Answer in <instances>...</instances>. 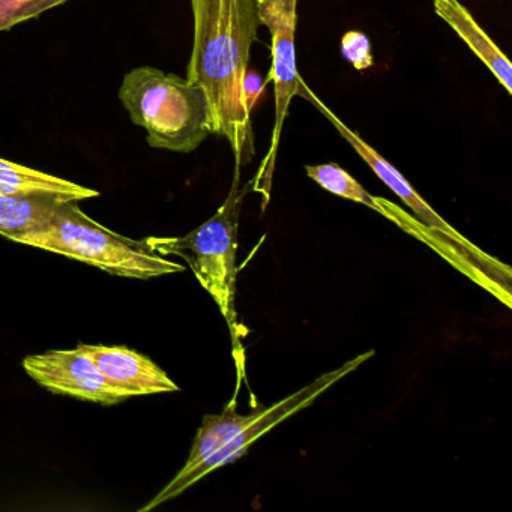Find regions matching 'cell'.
I'll return each mask as SVG.
<instances>
[{"label": "cell", "mask_w": 512, "mask_h": 512, "mask_svg": "<svg viewBox=\"0 0 512 512\" xmlns=\"http://www.w3.org/2000/svg\"><path fill=\"white\" fill-rule=\"evenodd\" d=\"M260 25L259 0H208L187 68V79L205 89L214 134L230 143L236 170L256 154L244 79Z\"/></svg>", "instance_id": "1"}, {"label": "cell", "mask_w": 512, "mask_h": 512, "mask_svg": "<svg viewBox=\"0 0 512 512\" xmlns=\"http://www.w3.org/2000/svg\"><path fill=\"white\" fill-rule=\"evenodd\" d=\"M119 100L131 121L146 131L151 148L190 154L214 134L205 89L187 77L134 68L122 80Z\"/></svg>", "instance_id": "2"}, {"label": "cell", "mask_w": 512, "mask_h": 512, "mask_svg": "<svg viewBox=\"0 0 512 512\" xmlns=\"http://www.w3.org/2000/svg\"><path fill=\"white\" fill-rule=\"evenodd\" d=\"M4 238L97 266L118 277L149 280L185 271L181 263L155 254L145 241L127 238L101 226L82 212L77 202H62L43 226L8 233Z\"/></svg>", "instance_id": "3"}, {"label": "cell", "mask_w": 512, "mask_h": 512, "mask_svg": "<svg viewBox=\"0 0 512 512\" xmlns=\"http://www.w3.org/2000/svg\"><path fill=\"white\" fill-rule=\"evenodd\" d=\"M245 190L239 187V170H235L232 190L217 214L202 226L182 238L145 239L148 247L158 256H176L184 259L196 275L203 289L217 302L221 314L226 317L232 332L235 355L242 356L238 337L236 296V251H238L239 214Z\"/></svg>", "instance_id": "4"}, {"label": "cell", "mask_w": 512, "mask_h": 512, "mask_svg": "<svg viewBox=\"0 0 512 512\" xmlns=\"http://www.w3.org/2000/svg\"><path fill=\"white\" fill-rule=\"evenodd\" d=\"M296 95L304 98L308 103L313 104L329 122L332 127L340 133V136L355 149L356 154L371 167L377 178L385 182L389 190L394 191L404 205L412 209L413 215L418 218L419 223L424 226L422 236H428L430 242L443 257L454 262L461 271L466 272L473 280L481 281L484 286L487 283L494 284V287L502 286V277H511L508 266L496 262L493 257L482 253L478 247L470 244L464 236H461L454 227L449 226L409 184L406 178L385 160L376 149L371 148L356 131L350 130L340 118L329 107L317 98V95L305 85L304 80L299 77Z\"/></svg>", "instance_id": "5"}, {"label": "cell", "mask_w": 512, "mask_h": 512, "mask_svg": "<svg viewBox=\"0 0 512 512\" xmlns=\"http://www.w3.org/2000/svg\"><path fill=\"white\" fill-rule=\"evenodd\" d=\"M374 350H368V352L361 353L356 358L350 359L346 364L341 367L335 368V370L329 371V373L322 374L317 377L314 382L310 385L304 386L299 389L295 394L289 395L284 400L278 401L272 407H268L253 424L248 425L242 433H239L235 439L230 440L227 445H224L220 451L215 452L211 457L206 458L203 463L199 466L194 467L190 472L184 473V475H176L154 499L149 500L145 506L139 509V512H149L157 506L163 505V503L169 502V500L175 499V497L181 496L184 491H187L191 485L199 482L200 479L208 476L209 473L214 472L218 467L226 466V464L232 463V461L241 458L245 452L248 451L251 445L256 442L260 437L265 436L271 428L277 427L281 422L286 421L290 416L295 413L301 412L305 407L311 406L317 397L328 391L332 385L338 382V380L344 379L349 376L350 373L361 367L364 362L368 359L373 358Z\"/></svg>", "instance_id": "6"}, {"label": "cell", "mask_w": 512, "mask_h": 512, "mask_svg": "<svg viewBox=\"0 0 512 512\" xmlns=\"http://www.w3.org/2000/svg\"><path fill=\"white\" fill-rule=\"evenodd\" d=\"M259 19L268 28L272 41V67L266 83L274 82L275 124L272 128L271 146L260 166L256 184H271L277 160L278 146L284 122L289 115L290 103L298 89V64H296V25H298V0H259Z\"/></svg>", "instance_id": "7"}, {"label": "cell", "mask_w": 512, "mask_h": 512, "mask_svg": "<svg viewBox=\"0 0 512 512\" xmlns=\"http://www.w3.org/2000/svg\"><path fill=\"white\" fill-rule=\"evenodd\" d=\"M23 368L38 385L53 394L70 395L103 406H113L128 398L121 389L107 382L91 356L80 346L74 350H49L28 356Z\"/></svg>", "instance_id": "8"}, {"label": "cell", "mask_w": 512, "mask_h": 512, "mask_svg": "<svg viewBox=\"0 0 512 512\" xmlns=\"http://www.w3.org/2000/svg\"><path fill=\"white\" fill-rule=\"evenodd\" d=\"M97 365L107 382L128 398L136 395L178 392L179 386L148 356L128 347L79 344Z\"/></svg>", "instance_id": "9"}, {"label": "cell", "mask_w": 512, "mask_h": 512, "mask_svg": "<svg viewBox=\"0 0 512 512\" xmlns=\"http://www.w3.org/2000/svg\"><path fill=\"white\" fill-rule=\"evenodd\" d=\"M437 16L467 44L473 55L491 71L497 82L512 95V65L505 53L488 37L460 0H433Z\"/></svg>", "instance_id": "10"}, {"label": "cell", "mask_w": 512, "mask_h": 512, "mask_svg": "<svg viewBox=\"0 0 512 512\" xmlns=\"http://www.w3.org/2000/svg\"><path fill=\"white\" fill-rule=\"evenodd\" d=\"M0 194L4 196H49L64 202H80L100 196L98 191L67 179L29 169L0 158Z\"/></svg>", "instance_id": "11"}, {"label": "cell", "mask_w": 512, "mask_h": 512, "mask_svg": "<svg viewBox=\"0 0 512 512\" xmlns=\"http://www.w3.org/2000/svg\"><path fill=\"white\" fill-rule=\"evenodd\" d=\"M266 409L268 407L260 406L248 415H241L236 412L235 404L232 403L220 415H206L197 430L187 463L179 470V475L190 472L194 467L203 463L206 458L220 451L230 440L242 433L248 425L253 424Z\"/></svg>", "instance_id": "12"}, {"label": "cell", "mask_w": 512, "mask_h": 512, "mask_svg": "<svg viewBox=\"0 0 512 512\" xmlns=\"http://www.w3.org/2000/svg\"><path fill=\"white\" fill-rule=\"evenodd\" d=\"M64 200L49 196L0 194V235L26 232L43 226Z\"/></svg>", "instance_id": "13"}, {"label": "cell", "mask_w": 512, "mask_h": 512, "mask_svg": "<svg viewBox=\"0 0 512 512\" xmlns=\"http://www.w3.org/2000/svg\"><path fill=\"white\" fill-rule=\"evenodd\" d=\"M305 172L317 185L335 196L343 197L350 202L361 203L373 211L379 212L383 217L394 221L395 217L391 211L392 203L380 197L371 196L350 173L335 163L317 164V166H305Z\"/></svg>", "instance_id": "14"}, {"label": "cell", "mask_w": 512, "mask_h": 512, "mask_svg": "<svg viewBox=\"0 0 512 512\" xmlns=\"http://www.w3.org/2000/svg\"><path fill=\"white\" fill-rule=\"evenodd\" d=\"M70 0H0V32L40 17Z\"/></svg>", "instance_id": "15"}, {"label": "cell", "mask_w": 512, "mask_h": 512, "mask_svg": "<svg viewBox=\"0 0 512 512\" xmlns=\"http://www.w3.org/2000/svg\"><path fill=\"white\" fill-rule=\"evenodd\" d=\"M341 55L356 71H365L374 65L371 41L364 32L349 31L344 34L341 38Z\"/></svg>", "instance_id": "16"}, {"label": "cell", "mask_w": 512, "mask_h": 512, "mask_svg": "<svg viewBox=\"0 0 512 512\" xmlns=\"http://www.w3.org/2000/svg\"><path fill=\"white\" fill-rule=\"evenodd\" d=\"M266 85L268 83L259 74L254 73V71H247L244 79V97L248 112L253 113L254 106L259 101L260 95L265 91Z\"/></svg>", "instance_id": "17"}, {"label": "cell", "mask_w": 512, "mask_h": 512, "mask_svg": "<svg viewBox=\"0 0 512 512\" xmlns=\"http://www.w3.org/2000/svg\"><path fill=\"white\" fill-rule=\"evenodd\" d=\"M206 4H208V0H191L194 17V31H197V29L200 28V25H202L203 17H205Z\"/></svg>", "instance_id": "18"}]
</instances>
